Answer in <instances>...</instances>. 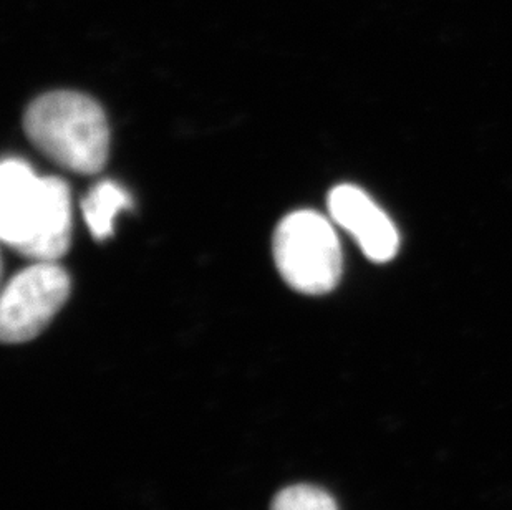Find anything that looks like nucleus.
Segmentation results:
<instances>
[{
  "mask_svg": "<svg viewBox=\"0 0 512 510\" xmlns=\"http://www.w3.org/2000/svg\"><path fill=\"white\" fill-rule=\"evenodd\" d=\"M128 207H131L130 194L108 179L95 184L82 203L88 229L100 241L112 236L116 214Z\"/></svg>",
  "mask_w": 512,
  "mask_h": 510,
  "instance_id": "423d86ee",
  "label": "nucleus"
},
{
  "mask_svg": "<svg viewBox=\"0 0 512 510\" xmlns=\"http://www.w3.org/2000/svg\"><path fill=\"white\" fill-rule=\"evenodd\" d=\"M271 510H339L334 497L320 487L297 484L277 492Z\"/></svg>",
  "mask_w": 512,
  "mask_h": 510,
  "instance_id": "0eeeda50",
  "label": "nucleus"
},
{
  "mask_svg": "<svg viewBox=\"0 0 512 510\" xmlns=\"http://www.w3.org/2000/svg\"><path fill=\"white\" fill-rule=\"evenodd\" d=\"M70 295V277L55 262H35L5 285L0 304V337L24 343L39 337Z\"/></svg>",
  "mask_w": 512,
  "mask_h": 510,
  "instance_id": "20e7f679",
  "label": "nucleus"
},
{
  "mask_svg": "<svg viewBox=\"0 0 512 510\" xmlns=\"http://www.w3.org/2000/svg\"><path fill=\"white\" fill-rule=\"evenodd\" d=\"M272 251L282 279L300 294H327L340 282L339 237L319 212L297 211L284 217L274 234Z\"/></svg>",
  "mask_w": 512,
  "mask_h": 510,
  "instance_id": "7ed1b4c3",
  "label": "nucleus"
},
{
  "mask_svg": "<svg viewBox=\"0 0 512 510\" xmlns=\"http://www.w3.org/2000/svg\"><path fill=\"white\" fill-rule=\"evenodd\" d=\"M24 128L37 150L72 173L90 176L107 164V116L87 95L52 92L37 98L25 111Z\"/></svg>",
  "mask_w": 512,
  "mask_h": 510,
  "instance_id": "f03ea898",
  "label": "nucleus"
},
{
  "mask_svg": "<svg viewBox=\"0 0 512 510\" xmlns=\"http://www.w3.org/2000/svg\"><path fill=\"white\" fill-rule=\"evenodd\" d=\"M327 204L332 219L355 237L368 259L388 262L397 255V227L363 189L352 184L337 186L330 191Z\"/></svg>",
  "mask_w": 512,
  "mask_h": 510,
  "instance_id": "39448f33",
  "label": "nucleus"
},
{
  "mask_svg": "<svg viewBox=\"0 0 512 510\" xmlns=\"http://www.w3.org/2000/svg\"><path fill=\"white\" fill-rule=\"evenodd\" d=\"M0 237L35 262H55L72 242V198L60 178H39L22 159L0 169Z\"/></svg>",
  "mask_w": 512,
  "mask_h": 510,
  "instance_id": "f257e3e1",
  "label": "nucleus"
}]
</instances>
